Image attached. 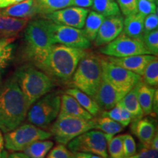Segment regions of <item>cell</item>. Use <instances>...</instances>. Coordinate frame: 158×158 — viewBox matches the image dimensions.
I'll use <instances>...</instances> for the list:
<instances>
[{"label":"cell","instance_id":"obj_1","mask_svg":"<svg viewBox=\"0 0 158 158\" xmlns=\"http://www.w3.org/2000/svg\"><path fill=\"white\" fill-rule=\"evenodd\" d=\"M29 108L13 76L6 81L0 91V130L7 133L21 125Z\"/></svg>","mask_w":158,"mask_h":158},{"label":"cell","instance_id":"obj_2","mask_svg":"<svg viewBox=\"0 0 158 158\" xmlns=\"http://www.w3.org/2000/svg\"><path fill=\"white\" fill-rule=\"evenodd\" d=\"M87 53L80 48L53 44L48 55L37 68L51 78L67 81L72 78L79 62Z\"/></svg>","mask_w":158,"mask_h":158},{"label":"cell","instance_id":"obj_3","mask_svg":"<svg viewBox=\"0 0 158 158\" xmlns=\"http://www.w3.org/2000/svg\"><path fill=\"white\" fill-rule=\"evenodd\" d=\"M13 76L29 106L50 92L54 86L51 77L32 64L19 67Z\"/></svg>","mask_w":158,"mask_h":158},{"label":"cell","instance_id":"obj_4","mask_svg":"<svg viewBox=\"0 0 158 158\" xmlns=\"http://www.w3.org/2000/svg\"><path fill=\"white\" fill-rule=\"evenodd\" d=\"M48 28V20L36 19L28 22L24 32V56L38 68L52 45Z\"/></svg>","mask_w":158,"mask_h":158},{"label":"cell","instance_id":"obj_5","mask_svg":"<svg viewBox=\"0 0 158 158\" xmlns=\"http://www.w3.org/2000/svg\"><path fill=\"white\" fill-rule=\"evenodd\" d=\"M71 78L75 88L93 98L102 79L100 57L86 54L81 59Z\"/></svg>","mask_w":158,"mask_h":158},{"label":"cell","instance_id":"obj_6","mask_svg":"<svg viewBox=\"0 0 158 158\" xmlns=\"http://www.w3.org/2000/svg\"><path fill=\"white\" fill-rule=\"evenodd\" d=\"M61 96L58 92H48L34 102L27 112V120L40 128L48 127L60 111Z\"/></svg>","mask_w":158,"mask_h":158},{"label":"cell","instance_id":"obj_7","mask_svg":"<svg viewBox=\"0 0 158 158\" xmlns=\"http://www.w3.org/2000/svg\"><path fill=\"white\" fill-rule=\"evenodd\" d=\"M94 129V118L85 120L66 114H59L51 127V133L59 143L67 145L81 134Z\"/></svg>","mask_w":158,"mask_h":158},{"label":"cell","instance_id":"obj_8","mask_svg":"<svg viewBox=\"0 0 158 158\" xmlns=\"http://www.w3.org/2000/svg\"><path fill=\"white\" fill-rule=\"evenodd\" d=\"M51 133L45 131L32 124H24L5 133L4 140L6 149L11 152L23 151L33 142L46 140L51 137Z\"/></svg>","mask_w":158,"mask_h":158},{"label":"cell","instance_id":"obj_9","mask_svg":"<svg viewBox=\"0 0 158 158\" xmlns=\"http://www.w3.org/2000/svg\"><path fill=\"white\" fill-rule=\"evenodd\" d=\"M102 77L117 92L124 96L141 81V76L108 62L105 57H100Z\"/></svg>","mask_w":158,"mask_h":158},{"label":"cell","instance_id":"obj_10","mask_svg":"<svg viewBox=\"0 0 158 158\" xmlns=\"http://www.w3.org/2000/svg\"><path fill=\"white\" fill-rule=\"evenodd\" d=\"M48 32L52 44H62L71 48L89 49L91 41L84 35L82 29L56 24L48 21Z\"/></svg>","mask_w":158,"mask_h":158},{"label":"cell","instance_id":"obj_11","mask_svg":"<svg viewBox=\"0 0 158 158\" xmlns=\"http://www.w3.org/2000/svg\"><path fill=\"white\" fill-rule=\"evenodd\" d=\"M68 149L73 152H84L108 158L107 140L105 134L99 130H89L81 134L68 143Z\"/></svg>","mask_w":158,"mask_h":158},{"label":"cell","instance_id":"obj_12","mask_svg":"<svg viewBox=\"0 0 158 158\" xmlns=\"http://www.w3.org/2000/svg\"><path fill=\"white\" fill-rule=\"evenodd\" d=\"M100 51L102 54L113 57L150 54L141 40L132 38L122 32L113 41L105 45Z\"/></svg>","mask_w":158,"mask_h":158},{"label":"cell","instance_id":"obj_13","mask_svg":"<svg viewBox=\"0 0 158 158\" xmlns=\"http://www.w3.org/2000/svg\"><path fill=\"white\" fill-rule=\"evenodd\" d=\"M88 13V10L83 7H68L43 15V18L56 24L83 29Z\"/></svg>","mask_w":158,"mask_h":158},{"label":"cell","instance_id":"obj_14","mask_svg":"<svg viewBox=\"0 0 158 158\" xmlns=\"http://www.w3.org/2000/svg\"><path fill=\"white\" fill-rule=\"evenodd\" d=\"M124 18L121 15L105 17L94 42L96 46H102L116 39L122 32Z\"/></svg>","mask_w":158,"mask_h":158},{"label":"cell","instance_id":"obj_15","mask_svg":"<svg viewBox=\"0 0 158 158\" xmlns=\"http://www.w3.org/2000/svg\"><path fill=\"white\" fill-rule=\"evenodd\" d=\"M123 97L102 77L93 99L100 109L107 110L114 108Z\"/></svg>","mask_w":158,"mask_h":158},{"label":"cell","instance_id":"obj_16","mask_svg":"<svg viewBox=\"0 0 158 158\" xmlns=\"http://www.w3.org/2000/svg\"><path fill=\"white\" fill-rule=\"evenodd\" d=\"M155 56L151 54H141L125 57L108 56L105 57V59L108 62L132 71L141 76L146 66L152 59L155 58Z\"/></svg>","mask_w":158,"mask_h":158},{"label":"cell","instance_id":"obj_17","mask_svg":"<svg viewBox=\"0 0 158 158\" xmlns=\"http://www.w3.org/2000/svg\"><path fill=\"white\" fill-rule=\"evenodd\" d=\"M0 13L5 16L29 20L39 15V8L36 0H24L15 5L0 9Z\"/></svg>","mask_w":158,"mask_h":158},{"label":"cell","instance_id":"obj_18","mask_svg":"<svg viewBox=\"0 0 158 158\" xmlns=\"http://www.w3.org/2000/svg\"><path fill=\"white\" fill-rule=\"evenodd\" d=\"M131 131L138 138L143 147L149 148L156 133L155 121L150 118L135 119L131 125Z\"/></svg>","mask_w":158,"mask_h":158},{"label":"cell","instance_id":"obj_19","mask_svg":"<svg viewBox=\"0 0 158 158\" xmlns=\"http://www.w3.org/2000/svg\"><path fill=\"white\" fill-rule=\"evenodd\" d=\"M28 22V19L5 16L0 13V39L15 37L25 28Z\"/></svg>","mask_w":158,"mask_h":158},{"label":"cell","instance_id":"obj_20","mask_svg":"<svg viewBox=\"0 0 158 158\" xmlns=\"http://www.w3.org/2000/svg\"><path fill=\"white\" fill-rule=\"evenodd\" d=\"M59 114H66L76 117L84 118L85 120L93 119L92 116L86 110L77 102L73 97L68 94H64L61 96V106Z\"/></svg>","mask_w":158,"mask_h":158},{"label":"cell","instance_id":"obj_21","mask_svg":"<svg viewBox=\"0 0 158 158\" xmlns=\"http://www.w3.org/2000/svg\"><path fill=\"white\" fill-rule=\"evenodd\" d=\"M139 102L143 115H150L152 113L153 100L156 90L155 87L149 86L142 81H139L135 86Z\"/></svg>","mask_w":158,"mask_h":158},{"label":"cell","instance_id":"obj_22","mask_svg":"<svg viewBox=\"0 0 158 158\" xmlns=\"http://www.w3.org/2000/svg\"><path fill=\"white\" fill-rule=\"evenodd\" d=\"M144 19L145 16L138 13L126 16L124 19L122 33L132 38L142 40L144 35Z\"/></svg>","mask_w":158,"mask_h":158},{"label":"cell","instance_id":"obj_23","mask_svg":"<svg viewBox=\"0 0 158 158\" xmlns=\"http://www.w3.org/2000/svg\"><path fill=\"white\" fill-rule=\"evenodd\" d=\"M65 93L73 97L85 110H86L92 116H96L100 113V108L94 100L88 94L76 88H70L66 90Z\"/></svg>","mask_w":158,"mask_h":158},{"label":"cell","instance_id":"obj_24","mask_svg":"<svg viewBox=\"0 0 158 158\" xmlns=\"http://www.w3.org/2000/svg\"><path fill=\"white\" fill-rule=\"evenodd\" d=\"M122 107L128 110L134 120L141 118L144 116L141 106L138 100L136 89L134 87L118 102Z\"/></svg>","mask_w":158,"mask_h":158},{"label":"cell","instance_id":"obj_25","mask_svg":"<svg viewBox=\"0 0 158 158\" xmlns=\"http://www.w3.org/2000/svg\"><path fill=\"white\" fill-rule=\"evenodd\" d=\"M105 19L103 15L94 11L89 12L85 20L84 29V35L89 39V40L94 41L98 34L99 29L101 26L102 21Z\"/></svg>","mask_w":158,"mask_h":158},{"label":"cell","instance_id":"obj_26","mask_svg":"<svg viewBox=\"0 0 158 158\" xmlns=\"http://www.w3.org/2000/svg\"><path fill=\"white\" fill-rule=\"evenodd\" d=\"M94 129L101 130V132L105 134L107 141L116 134L121 133L124 128L118 122L108 117L102 116L98 119H94Z\"/></svg>","mask_w":158,"mask_h":158},{"label":"cell","instance_id":"obj_27","mask_svg":"<svg viewBox=\"0 0 158 158\" xmlns=\"http://www.w3.org/2000/svg\"><path fill=\"white\" fill-rule=\"evenodd\" d=\"M53 146L54 142L51 141L40 140L29 144L23 151L30 158H45Z\"/></svg>","mask_w":158,"mask_h":158},{"label":"cell","instance_id":"obj_28","mask_svg":"<svg viewBox=\"0 0 158 158\" xmlns=\"http://www.w3.org/2000/svg\"><path fill=\"white\" fill-rule=\"evenodd\" d=\"M92 7L94 12L104 17L121 15L118 4L114 0H93Z\"/></svg>","mask_w":158,"mask_h":158},{"label":"cell","instance_id":"obj_29","mask_svg":"<svg viewBox=\"0 0 158 158\" xmlns=\"http://www.w3.org/2000/svg\"><path fill=\"white\" fill-rule=\"evenodd\" d=\"M15 37L0 39V70L5 68L13 58Z\"/></svg>","mask_w":158,"mask_h":158},{"label":"cell","instance_id":"obj_30","mask_svg":"<svg viewBox=\"0 0 158 158\" xmlns=\"http://www.w3.org/2000/svg\"><path fill=\"white\" fill-rule=\"evenodd\" d=\"M41 16L71 6L72 0H36Z\"/></svg>","mask_w":158,"mask_h":158},{"label":"cell","instance_id":"obj_31","mask_svg":"<svg viewBox=\"0 0 158 158\" xmlns=\"http://www.w3.org/2000/svg\"><path fill=\"white\" fill-rule=\"evenodd\" d=\"M143 82L149 86H157L158 84V59L157 56L148 63L144 69L143 75Z\"/></svg>","mask_w":158,"mask_h":158},{"label":"cell","instance_id":"obj_32","mask_svg":"<svg viewBox=\"0 0 158 158\" xmlns=\"http://www.w3.org/2000/svg\"><path fill=\"white\" fill-rule=\"evenodd\" d=\"M107 150L110 158H124L123 135L114 136L108 141Z\"/></svg>","mask_w":158,"mask_h":158},{"label":"cell","instance_id":"obj_33","mask_svg":"<svg viewBox=\"0 0 158 158\" xmlns=\"http://www.w3.org/2000/svg\"><path fill=\"white\" fill-rule=\"evenodd\" d=\"M142 41L144 46L147 49L150 54L154 56H157L158 54V30L149 31V32L144 33Z\"/></svg>","mask_w":158,"mask_h":158},{"label":"cell","instance_id":"obj_34","mask_svg":"<svg viewBox=\"0 0 158 158\" xmlns=\"http://www.w3.org/2000/svg\"><path fill=\"white\" fill-rule=\"evenodd\" d=\"M46 158H76V153L70 151L64 144L59 143L50 150Z\"/></svg>","mask_w":158,"mask_h":158},{"label":"cell","instance_id":"obj_35","mask_svg":"<svg viewBox=\"0 0 158 158\" xmlns=\"http://www.w3.org/2000/svg\"><path fill=\"white\" fill-rule=\"evenodd\" d=\"M117 4L124 16L138 13V0H117Z\"/></svg>","mask_w":158,"mask_h":158},{"label":"cell","instance_id":"obj_36","mask_svg":"<svg viewBox=\"0 0 158 158\" xmlns=\"http://www.w3.org/2000/svg\"><path fill=\"white\" fill-rule=\"evenodd\" d=\"M124 158H129L136 154V143L134 138L130 134L123 135Z\"/></svg>","mask_w":158,"mask_h":158},{"label":"cell","instance_id":"obj_37","mask_svg":"<svg viewBox=\"0 0 158 158\" xmlns=\"http://www.w3.org/2000/svg\"><path fill=\"white\" fill-rule=\"evenodd\" d=\"M157 11V4L152 0H138V13L143 16Z\"/></svg>","mask_w":158,"mask_h":158},{"label":"cell","instance_id":"obj_38","mask_svg":"<svg viewBox=\"0 0 158 158\" xmlns=\"http://www.w3.org/2000/svg\"><path fill=\"white\" fill-rule=\"evenodd\" d=\"M144 33L157 29L158 13L157 11L147 15L144 19Z\"/></svg>","mask_w":158,"mask_h":158},{"label":"cell","instance_id":"obj_39","mask_svg":"<svg viewBox=\"0 0 158 158\" xmlns=\"http://www.w3.org/2000/svg\"><path fill=\"white\" fill-rule=\"evenodd\" d=\"M158 150L152 148L143 147L138 154L133 155V158H158Z\"/></svg>","mask_w":158,"mask_h":158},{"label":"cell","instance_id":"obj_40","mask_svg":"<svg viewBox=\"0 0 158 158\" xmlns=\"http://www.w3.org/2000/svg\"><path fill=\"white\" fill-rule=\"evenodd\" d=\"M93 0H72L71 2V6L78 7H89L92 5Z\"/></svg>","mask_w":158,"mask_h":158},{"label":"cell","instance_id":"obj_41","mask_svg":"<svg viewBox=\"0 0 158 158\" xmlns=\"http://www.w3.org/2000/svg\"><path fill=\"white\" fill-rule=\"evenodd\" d=\"M23 1H24V0H0V9L5 8V7L15 5V4Z\"/></svg>","mask_w":158,"mask_h":158},{"label":"cell","instance_id":"obj_42","mask_svg":"<svg viewBox=\"0 0 158 158\" xmlns=\"http://www.w3.org/2000/svg\"><path fill=\"white\" fill-rule=\"evenodd\" d=\"M7 158H30L23 152H13V153L7 155Z\"/></svg>","mask_w":158,"mask_h":158},{"label":"cell","instance_id":"obj_43","mask_svg":"<svg viewBox=\"0 0 158 158\" xmlns=\"http://www.w3.org/2000/svg\"><path fill=\"white\" fill-rule=\"evenodd\" d=\"M149 148H152V149H153L158 150V136L157 133L155 134V137L153 138L152 141L151 142V144H150Z\"/></svg>","mask_w":158,"mask_h":158},{"label":"cell","instance_id":"obj_44","mask_svg":"<svg viewBox=\"0 0 158 158\" xmlns=\"http://www.w3.org/2000/svg\"><path fill=\"white\" fill-rule=\"evenodd\" d=\"M4 145H5V140H4V137L2 134L1 130H0V157H1L2 152L3 151Z\"/></svg>","mask_w":158,"mask_h":158},{"label":"cell","instance_id":"obj_45","mask_svg":"<svg viewBox=\"0 0 158 158\" xmlns=\"http://www.w3.org/2000/svg\"><path fill=\"white\" fill-rule=\"evenodd\" d=\"M86 158H104L102 157H100V156L99 155H92V154H89V153H86Z\"/></svg>","mask_w":158,"mask_h":158},{"label":"cell","instance_id":"obj_46","mask_svg":"<svg viewBox=\"0 0 158 158\" xmlns=\"http://www.w3.org/2000/svg\"><path fill=\"white\" fill-rule=\"evenodd\" d=\"M76 158H86V153L84 152H77Z\"/></svg>","mask_w":158,"mask_h":158},{"label":"cell","instance_id":"obj_47","mask_svg":"<svg viewBox=\"0 0 158 158\" xmlns=\"http://www.w3.org/2000/svg\"><path fill=\"white\" fill-rule=\"evenodd\" d=\"M3 83H2V70H0V91L2 88Z\"/></svg>","mask_w":158,"mask_h":158},{"label":"cell","instance_id":"obj_48","mask_svg":"<svg viewBox=\"0 0 158 158\" xmlns=\"http://www.w3.org/2000/svg\"><path fill=\"white\" fill-rule=\"evenodd\" d=\"M7 153L6 151H2V155H1V157L0 158H7Z\"/></svg>","mask_w":158,"mask_h":158},{"label":"cell","instance_id":"obj_49","mask_svg":"<svg viewBox=\"0 0 158 158\" xmlns=\"http://www.w3.org/2000/svg\"><path fill=\"white\" fill-rule=\"evenodd\" d=\"M129 158H133V156H132V157H129Z\"/></svg>","mask_w":158,"mask_h":158}]
</instances>
